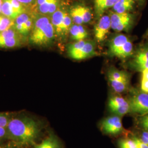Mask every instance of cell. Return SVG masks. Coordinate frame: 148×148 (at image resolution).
Returning <instances> with one entry per match:
<instances>
[{
    "mask_svg": "<svg viewBox=\"0 0 148 148\" xmlns=\"http://www.w3.org/2000/svg\"><path fill=\"white\" fill-rule=\"evenodd\" d=\"M44 125L35 117L26 113H13L6 127L8 140L23 147L32 146L41 136Z\"/></svg>",
    "mask_w": 148,
    "mask_h": 148,
    "instance_id": "6da1fadb",
    "label": "cell"
},
{
    "mask_svg": "<svg viewBox=\"0 0 148 148\" xmlns=\"http://www.w3.org/2000/svg\"><path fill=\"white\" fill-rule=\"evenodd\" d=\"M56 32L49 16L34 14V25L29 36V42L37 46H47L51 44Z\"/></svg>",
    "mask_w": 148,
    "mask_h": 148,
    "instance_id": "7a4b0ae2",
    "label": "cell"
},
{
    "mask_svg": "<svg viewBox=\"0 0 148 148\" xmlns=\"http://www.w3.org/2000/svg\"><path fill=\"white\" fill-rule=\"evenodd\" d=\"M127 99L130 105L129 114L136 117L148 114V93L132 88L129 90Z\"/></svg>",
    "mask_w": 148,
    "mask_h": 148,
    "instance_id": "3957f363",
    "label": "cell"
},
{
    "mask_svg": "<svg viewBox=\"0 0 148 148\" xmlns=\"http://www.w3.org/2000/svg\"><path fill=\"white\" fill-rule=\"evenodd\" d=\"M68 52L70 58L77 60L89 58L97 54L95 43L85 40L69 45Z\"/></svg>",
    "mask_w": 148,
    "mask_h": 148,
    "instance_id": "277c9868",
    "label": "cell"
},
{
    "mask_svg": "<svg viewBox=\"0 0 148 148\" xmlns=\"http://www.w3.org/2000/svg\"><path fill=\"white\" fill-rule=\"evenodd\" d=\"M51 21L54 29L56 37H62L69 34L73 21L70 14L63 9L59 8L50 16Z\"/></svg>",
    "mask_w": 148,
    "mask_h": 148,
    "instance_id": "5b68a950",
    "label": "cell"
},
{
    "mask_svg": "<svg viewBox=\"0 0 148 148\" xmlns=\"http://www.w3.org/2000/svg\"><path fill=\"white\" fill-rule=\"evenodd\" d=\"M101 131L104 134L112 137H117L121 134H129L122 125L121 117L111 115L103 119L99 123Z\"/></svg>",
    "mask_w": 148,
    "mask_h": 148,
    "instance_id": "8992f818",
    "label": "cell"
},
{
    "mask_svg": "<svg viewBox=\"0 0 148 148\" xmlns=\"http://www.w3.org/2000/svg\"><path fill=\"white\" fill-rule=\"evenodd\" d=\"M24 38L13 26L0 32V48L10 49L21 47L24 42Z\"/></svg>",
    "mask_w": 148,
    "mask_h": 148,
    "instance_id": "52a82bcc",
    "label": "cell"
},
{
    "mask_svg": "<svg viewBox=\"0 0 148 148\" xmlns=\"http://www.w3.org/2000/svg\"><path fill=\"white\" fill-rule=\"evenodd\" d=\"M108 109L112 115L122 117L130 113V105L127 98L121 95H112L108 103Z\"/></svg>",
    "mask_w": 148,
    "mask_h": 148,
    "instance_id": "ba28073f",
    "label": "cell"
},
{
    "mask_svg": "<svg viewBox=\"0 0 148 148\" xmlns=\"http://www.w3.org/2000/svg\"><path fill=\"white\" fill-rule=\"evenodd\" d=\"M111 29L114 31L120 32L128 28L132 23V16L128 13H112L110 16Z\"/></svg>",
    "mask_w": 148,
    "mask_h": 148,
    "instance_id": "9c48e42d",
    "label": "cell"
},
{
    "mask_svg": "<svg viewBox=\"0 0 148 148\" xmlns=\"http://www.w3.org/2000/svg\"><path fill=\"white\" fill-rule=\"evenodd\" d=\"M111 29L110 17L108 15L101 16L96 24L94 29L95 39L98 42L103 41L107 36L110 29Z\"/></svg>",
    "mask_w": 148,
    "mask_h": 148,
    "instance_id": "30bf717a",
    "label": "cell"
},
{
    "mask_svg": "<svg viewBox=\"0 0 148 148\" xmlns=\"http://www.w3.org/2000/svg\"><path fill=\"white\" fill-rule=\"evenodd\" d=\"M60 0H36L35 7L36 13L51 16L59 8Z\"/></svg>",
    "mask_w": 148,
    "mask_h": 148,
    "instance_id": "8fae6325",
    "label": "cell"
},
{
    "mask_svg": "<svg viewBox=\"0 0 148 148\" xmlns=\"http://www.w3.org/2000/svg\"><path fill=\"white\" fill-rule=\"evenodd\" d=\"M133 64L136 70L142 72L148 69V47L140 48L136 53L133 61Z\"/></svg>",
    "mask_w": 148,
    "mask_h": 148,
    "instance_id": "7c38bea8",
    "label": "cell"
},
{
    "mask_svg": "<svg viewBox=\"0 0 148 148\" xmlns=\"http://www.w3.org/2000/svg\"><path fill=\"white\" fill-rule=\"evenodd\" d=\"M32 148H63L62 141L53 132L49 131L48 136L40 143L34 144Z\"/></svg>",
    "mask_w": 148,
    "mask_h": 148,
    "instance_id": "4fadbf2b",
    "label": "cell"
},
{
    "mask_svg": "<svg viewBox=\"0 0 148 148\" xmlns=\"http://www.w3.org/2000/svg\"><path fill=\"white\" fill-rule=\"evenodd\" d=\"M130 40L125 35L120 34L114 37L109 45V51L111 55H113L118 50L123 47Z\"/></svg>",
    "mask_w": 148,
    "mask_h": 148,
    "instance_id": "5bb4252c",
    "label": "cell"
},
{
    "mask_svg": "<svg viewBox=\"0 0 148 148\" xmlns=\"http://www.w3.org/2000/svg\"><path fill=\"white\" fill-rule=\"evenodd\" d=\"M69 34L71 37L76 41L85 40L88 37V32L82 25L74 24L70 27Z\"/></svg>",
    "mask_w": 148,
    "mask_h": 148,
    "instance_id": "9a60e30c",
    "label": "cell"
},
{
    "mask_svg": "<svg viewBox=\"0 0 148 148\" xmlns=\"http://www.w3.org/2000/svg\"><path fill=\"white\" fill-rule=\"evenodd\" d=\"M111 88L117 93H121L130 90V77L124 79H109Z\"/></svg>",
    "mask_w": 148,
    "mask_h": 148,
    "instance_id": "2e32d148",
    "label": "cell"
},
{
    "mask_svg": "<svg viewBox=\"0 0 148 148\" xmlns=\"http://www.w3.org/2000/svg\"><path fill=\"white\" fill-rule=\"evenodd\" d=\"M119 0H95V12L98 16H101L104 12L113 7Z\"/></svg>",
    "mask_w": 148,
    "mask_h": 148,
    "instance_id": "e0dca14e",
    "label": "cell"
},
{
    "mask_svg": "<svg viewBox=\"0 0 148 148\" xmlns=\"http://www.w3.org/2000/svg\"><path fill=\"white\" fill-rule=\"evenodd\" d=\"M34 14H30L25 12L21 13L19 16H18L14 21V25L13 27L18 33L21 35V32L24 27L27 24V21L30 19ZM22 36V35H21Z\"/></svg>",
    "mask_w": 148,
    "mask_h": 148,
    "instance_id": "ac0fdd59",
    "label": "cell"
},
{
    "mask_svg": "<svg viewBox=\"0 0 148 148\" xmlns=\"http://www.w3.org/2000/svg\"><path fill=\"white\" fill-rule=\"evenodd\" d=\"M134 5V0H119L112 8L115 12L123 13L132 10Z\"/></svg>",
    "mask_w": 148,
    "mask_h": 148,
    "instance_id": "d6986e66",
    "label": "cell"
},
{
    "mask_svg": "<svg viewBox=\"0 0 148 148\" xmlns=\"http://www.w3.org/2000/svg\"><path fill=\"white\" fill-rule=\"evenodd\" d=\"M1 14L14 21L18 16L10 0H2L1 7Z\"/></svg>",
    "mask_w": 148,
    "mask_h": 148,
    "instance_id": "ffe728a7",
    "label": "cell"
},
{
    "mask_svg": "<svg viewBox=\"0 0 148 148\" xmlns=\"http://www.w3.org/2000/svg\"><path fill=\"white\" fill-rule=\"evenodd\" d=\"M130 76L129 74L126 71L119 70L115 68L110 69L108 73V78L109 79H124L126 78H130Z\"/></svg>",
    "mask_w": 148,
    "mask_h": 148,
    "instance_id": "44dd1931",
    "label": "cell"
},
{
    "mask_svg": "<svg viewBox=\"0 0 148 148\" xmlns=\"http://www.w3.org/2000/svg\"><path fill=\"white\" fill-rule=\"evenodd\" d=\"M117 145L119 148H138L136 142L132 137L120 138L117 142Z\"/></svg>",
    "mask_w": 148,
    "mask_h": 148,
    "instance_id": "7402d4cb",
    "label": "cell"
},
{
    "mask_svg": "<svg viewBox=\"0 0 148 148\" xmlns=\"http://www.w3.org/2000/svg\"><path fill=\"white\" fill-rule=\"evenodd\" d=\"M14 25V21L10 18L0 14V32H4Z\"/></svg>",
    "mask_w": 148,
    "mask_h": 148,
    "instance_id": "603a6c76",
    "label": "cell"
},
{
    "mask_svg": "<svg viewBox=\"0 0 148 148\" xmlns=\"http://www.w3.org/2000/svg\"><path fill=\"white\" fill-rule=\"evenodd\" d=\"M136 117V123L138 129L148 132V114Z\"/></svg>",
    "mask_w": 148,
    "mask_h": 148,
    "instance_id": "cb8c5ba5",
    "label": "cell"
},
{
    "mask_svg": "<svg viewBox=\"0 0 148 148\" xmlns=\"http://www.w3.org/2000/svg\"><path fill=\"white\" fill-rule=\"evenodd\" d=\"M81 15L82 17L84 23H88L91 21L92 14L90 8L85 5H77Z\"/></svg>",
    "mask_w": 148,
    "mask_h": 148,
    "instance_id": "d4e9b609",
    "label": "cell"
},
{
    "mask_svg": "<svg viewBox=\"0 0 148 148\" xmlns=\"http://www.w3.org/2000/svg\"><path fill=\"white\" fill-rule=\"evenodd\" d=\"M69 14L71 17L74 24L77 25H82V24H84L82 17L81 15L77 6L73 7L70 10Z\"/></svg>",
    "mask_w": 148,
    "mask_h": 148,
    "instance_id": "484cf974",
    "label": "cell"
},
{
    "mask_svg": "<svg viewBox=\"0 0 148 148\" xmlns=\"http://www.w3.org/2000/svg\"><path fill=\"white\" fill-rule=\"evenodd\" d=\"M13 112H0V127L6 128L12 116Z\"/></svg>",
    "mask_w": 148,
    "mask_h": 148,
    "instance_id": "4316f807",
    "label": "cell"
},
{
    "mask_svg": "<svg viewBox=\"0 0 148 148\" xmlns=\"http://www.w3.org/2000/svg\"><path fill=\"white\" fill-rule=\"evenodd\" d=\"M12 7L17 16H19L21 13L26 12L25 7L21 4L18 0H10Z\"/></svg>",
    "mask_w": 148,
    "mask_h": 148,
    "instance_id": "83f0119b",
    "label": "cell"
},
{
    "mask_svg": "<svg viewBox=\"0 0 148 148\" xmlns=\"http://www.w3.org/2000/svg\"><path fill=\"white\" fill-rule=\"evenodd\" d=\"M0 148H24V147L12 140H7L0 143Z\"/></svg>",
    "mask_w": 148,
    "mask_h": 148,
    "instance_id": "f1b7e54d",
    "label": "cell"
},
{
    "mask_svg": "<svg viewBox=\"0 0 148 148\" xmlns=\"http://www.w3.org/2000/svg\"><path fill=\"white\" fill-rule=\"evenodd\" d=\"M139 132L137 134H134L142 142L145 143L148 146V132L144 131L138 129Z\"/></svg>",
    "mask_w": 148,
    "mask_h": 148,
    "instance_id": "f546056e",
    "label": "cell"
},
{
    "mask_svg": "<svg viewBox=\"0 0 148 148\" xmlns=\"http://www.w3.org/2000/svg\"><path fill=\"white\" fill-rule=\"evenodd\" d=\"M8 140L6 128L0 127V143Z\"/></svg>",
    "mask_w": 148,
    "mask_h": 148,
    "instance_id": "4dcf8cb0",
    "label": "cell"
},
{
    "mask_svg": "<svg viewBox=\"0 0 148 148\" xmlns=\"http://www.w3.org/2000/svg\"><path fill=\"white\" fill-rule=\"evenodd\" d=\"M131 137L134 140L136 143L137 145L138 148H148V146L145 144V143L142 142L134 134H131Z\"/></svg>",
    "mask_w": 148,
    "mask_h": 148,
    "instance_id": "1f68e13d",
    "label": "cell"
},
{
    "mask_svg": "<svg viewBox=\"0 0 148 148\" xmlns=\"http://www.w3.org/2000/svg\"><path fill=\"white\" fill-rule=\"evenodd\" d=\"M140 90L148 94V79H141L140 82Z\"/></svg>",
    "mask_w": 148,
    "mask_h": 148,
    "instance_id": "d6a6232c",
    "label": "cell"
},
{
    "mask_svg": "<svg viewBox=\"0 0 148 148\" xmlns=\"http://www.w3.org/2000/svg\"><path fill=\"white\" fill-rule=\"evenodd\" d=\"M25 7H30L35 5L36 0H18Z\"/></svg>",
    "mask_w": 148,
    "mask_h": 148,
    "instance_id": "836d02e7",
    "label": "cell"
},
{
    "mask_svg": "<svg viewBox=\"0 0 148 148\" xmlns=\"http://www.w3.org/2000/svg\"><path fill=\"white\" fill-rule=\"evenodd\" d=\"M142 79H148V69H145L142 72Z\"/></svg>",
    "mask_w": 148,
    "mask_h": 148,
    "instance_id": "e575fe53",
    "label": "cell"
},
{
    "mask_svg": "<svg viewBox=\"0 0 148 148\" xmlns=\"http://www.w3.org/2000/svg\"><path fill=\"white\" fill-rule=\"evenodd\" d=\"M2 4V0H0V14L1 13V7Z\"/></svg>",
    "mask_w": 148,
    "mask_h": 148,
    "instance_id": "d590c367",
    "label": "cell"
},
{
    "mask_svg": "<svg viewBox=\"0 0 148 148\" xmlns=\"http://www.w3.org/2000/svg\"><path fill=\"white\" fill-rule=\"evenodd\" d=\"M140 1H142V0H140Z\"/></svg>",
    "mask_w": 148,
    "mask_h": 148,
    "instance_id": "8d00e7d4",
    "label": "cell"
}]
</instances>
